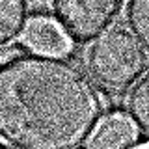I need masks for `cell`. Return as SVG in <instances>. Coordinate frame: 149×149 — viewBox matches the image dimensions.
Here are the masks:
<instances>
[{
	"instance_id": "6da1fadb",
	"label": "cell",
	"mask_w": 149,
	"mask_h": 149,
	"mask_svg": "<svg viewBox=\"0 0 149 149\" xmlns=\"http://www.w3.org/2000/svg\"><path fill=\"white\" fill-rule=\"evenodd\" d=\"M104 101L65 56L21 52L0 62V140L9 149H82Z\"/></svg>"
},
{
	"instance_id": "7a4b0ae2",
	"label": "cell",
	"mask_w": 149,
	"mask_h": 149,
	"mask_svg": "<svg viewBox=\"0 0 149 149\" xmlns=\"http://www.w3.org/2000/svg\"><path fill=\"white\" fill-rule=\"evenodd\" d=\"M86 67L95 86L110 93H123L146 73L147 56L129 30L114 26L88 47Z\"/></svg>"
},
{
	"instance_id": "3957f363",
	"label": "cell",
	"mask_w": 149,
	"mask_h": 149,
	"mask_svg": "<svg viewBox=\"0 0 149 149\" xmlns=\"http://www.w3.org/2000/svg\"><path fill=\"white\" fill-rule=\"evenodd\" d=\"M125 0H50L52 19L71 43L93 41L116 22Z\"/></svg>"
},
{
	"instance_id": "277c9868",
	"label": "cell",
	"mask_w": 149,
	"mask_h": 149,
	"mask_svg": "<svg viewBox=\"0 0 149 149\" xmlns=\"http://www.w3.org/2000/svg\"><path fill=\"white\" fill-rule=\"evenodd\" d=\"M21 39L30 50L41 54L65 56L71 50L69 37L63 34V30L56 24L52 17H43V15L32 17L28 21L26 30Z\"/></svg>"
},
{
	"instance_id": "5b68a950",
	"label": "cell",
	"mask_w": 149,
	"mask_h": 149,
	"mask_svg": "<svg viewBox=\"0 0 149 149\" xmlns=\"http://www.w3.org/2000/svg\"><path fill=\"white\" fill-rule=\"evenodd\" d=\"M136 138V127L129 116L112 114L101 119L88 142V149H129L134 146Z\"/></svg>"
},
{
	"instance_id": "8992f818",
	"label": "cell",
	"mask_w": 149,
	"mask_h": 149,
	"mask_svg": "<svg viewBox=\"0 0 149 149\" xmlns=\"http://www.w3.org/2000/svg\"><path fill=\"white\" fill-rule=\"evenodd\" d=\"M28 21V0H0V50L21 39Z\"/></svg>"
},
{
	"instance_id": "52a82bcc",
	"label": "cell",
	"mask_w": 149,
	"mask_h": 149,
	"mask_svg": "<svg viewBox=\"0 0 149 149\" xmlns=\"http://www.w3.org/2000/svg\"><path fill=\"white\" fill-rule=\"evenodd\" d=\"M127 116L136 130L149 140V73L132 86L127 99Z\"/></svg>"
},
{
	"instance_id": "ba28073f",
	"label": "cell",
	"mask_w": 149,
	"mask_h": 149,
	"mask_svg": "<svg viewBox=\"0 0 149 149\" xmlns=\"http://www.w3.org/2000/svg\"><path fill=\"white\" fill-rule=\"evenodd\" d=\"M125 21L140 47L149 54V0H129Z\"/></svg>"
},
{
	"instance_id": "9c48e42d",
	"label": "cell",
	"mask_w": 149,
	"mask_h": 149,
	"mask_svg": "<svg viewBox=\"0 0 149 149\" xmlns=\"http://www.w3.org/2000/svg\"><path fill=\"white\" fill-rule=\"evenodd\" d=\"M129 149H149V143H143V146H136V147H129Z\"/></svg>"
},
{
	"instance_id": "30bf717a",
	"label": "cell",
	"mask_w": 149,
	"mask_h": 149,
	"mask_svg": "<svg viewBox=\"0 0 149 149\" xmlns=\"http://www.w3.org/2000/svg\"><path fill=\"white\" fill-rule=\"evenodd\" d=\"M0 149H6V143H4L2 140H0Z\"/></svg>"
}]
</instances>
